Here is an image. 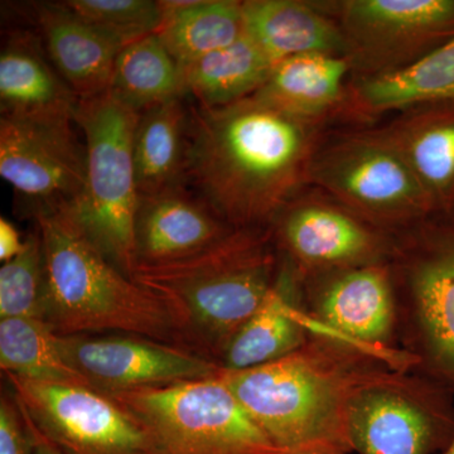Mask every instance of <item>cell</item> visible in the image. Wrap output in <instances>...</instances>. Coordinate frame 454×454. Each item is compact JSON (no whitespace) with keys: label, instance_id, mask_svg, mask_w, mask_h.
<instances>
[{"label":"cell","instance_id":"1","mask_svg":"<svg viewBox=\"0 0 454 454\" xmlns=\"http://www.w3.org/2000/svg\"><path fill=\"white\" fill-rule=\"evenodd\" d=\"M316 124L255 95L225 106L192 107L186 184L234 229H262L306 182Z\"/></svg>","mask_w":454,"mask_h":454},{"label":"cell","instance_id":"2","mask_svg":"<svg viewBox=\"0 0 454 454\" xmlns=\"http://www.w3.org/2000/svg\"><path fill=\"white\" fill-rule=\"evenodd\" d=\"M279 269L270 232L236 229L195 255L139 265L131 279L163 304L181 348L219 364L230 340L264 304Z\"/></svg>","mask_w":454,"mask_h":454},{"label":"cell","instance_id":"3","mask_svg":"<svg viewBox=\"0 0 454 454\" xmlns=\"http://www.w3.org/2000/svg\"><path fill=\"white\" fill-rule=\"evenodd\" d=\"M343 346L331 349L307 343L265 365L240 372L221 369L219 378L283 452L333 450L348 454L349 402L385 372L367 366L372 356L352 355L355 348L340 349Z\"/></svg>","mask_w":454,"mask_h":454},{"label":"cell","instance_id":"4","mask_svg":"<svg viewBox=\"0 0 454 454\" xmlns=\"http://www.w3.org/2000/svg\"><path fill=\"white\" fill-rule=\"evenodd\" d=\"M35 221L46 258L44 322L57 334L121 333L181 348L160 300L115 267L68 208L44 212Z\"/></svg>","mask_w":454,"mask_h":454},{"label":"cell","instance_id":"5","mask_svg":"<svg viewBox=\"0 0 454 454\" xmlns=\"http://www.w3.org/2000/svg\"><path fill=\"white\" fill-rule=\"evenodd\" d=\"M139 116L110 91L79 98L74 121L85 137L86 178L82 197L68 208L90 240L130 278L137 268L133 145Z\"/></svg>","mask_w":454,"mask_h":454},{"label":"cell","instance_id":"6","mask_svg":"<svg viewBox=\"0 0 454 454\" xmlns=\"http://www.w3.org/2000/svg\"><path fill=\"white\" fill-rule=\"evenodd\" d=\"M145 429L152 454H284L219 373L202 380L106 394Z\"/></svg>","mask_w":454,"mask_h":454},{"label":"cell","instance_id":"7","mask_svg":"<svg viewBox=\"0 0 454 454\" xmlns=\"http://www.w3.org/2000/svg\"><path fill=\"white\" fill-rule=\"evenodd\" d=\"M306 182L356 216L378 223H405L434 211L404 160L378 130L317 148Z\"/></svg>","mask_w":454,"mask_h":454},{"label":"cell","instance_id":"8","mask_svg":"<svg viewBox=\"0 0 454 454\" xmlns=\"http://www.w3.org/2000/svg\"><path fill=\"white\" fill-rule=\"evenodd\" d=\"M348 434L358 454L442 453L454 437V414L438 389L385 372L349 402Z\"/></svg>","mask_w":454,"mask_h":454},{"label":"cell","instance_id":"9","mask_svg":"<svg viewBox=\"0 0 454 454\" xmlns=\"http://www.w3.org/2000/svg\"><path fill=\"white\" fill-rule=\"evenodd\" d=\"M67 119L0 116V176L35 219L74 207L85 187L86 149Z\"/></svg>","mask_w":454,"mask_h":454},{"label":"cell","instance_id":"10","mask_svg":"<svg viewBox=\"0 0 454 454\" xmlns=\"http://www.w3.org/2000/svg\"><path fill=\"white\" fill-rule=\"evenodd\" d=\"M339 26L366 77L413 64L454 35V0H345Z\"/></svg>","mask_w":454,"mask_h":454},{"label":"cell","instance_id":"11","mask_svg":"<svg viewBox=\"0 0 454 454\" xmlns=\"http://www.w3.org/2000/svg\"><path fill=\"white\" fill-rule=\"evenodd\" d=\"M4 375L20 408L66 454H152L145 429L106 394Z\"/></svg>","mask_w":454,"mask_h":454},{"label":"cell","instance_id":"12","mask_svg":"<svg viewBox=\"0 0 454 454\" xmlns=\"http://www.w3.org/2000/svg\"><path fill=\"white\" fill-rule=\"evenodd\" d=\"M59 346L66 363L103 394L202 380L221 372L196 352L134 334H59Z\"/></svg>","mask_w":454,"mask_h":454},{"label":"cell","instance_id":"13","mask_svg":"<svg viewBox=\"0 0 454 454\" xmlns=\"http://www.w3.org/2000/svg\"><path fill=\"white\" fill-rule=\"evenodd\" d=\"M274 223L280 244L301 267L340 271L375 264L380 258V236L340 205L292 201Z\"/></svg>","mask_w":454,"mask_h":454},{"label":"cell","instance_id":"14","mask_svg":"<svg viewBox=\"0 0 454 454\" xmlns=\"http://www.w3.org/2000/svg\"><path fill=\"white\" fill-rule=\"evenodd\" d=\"M317 319L333 333V340L378 360L387 356L382 342L395 322V303L389 273L379 262L340 270L325 286L317 304Z\"/></svg>","mask_w":454,"mask_h":454},{"label":"cell","instance_id":"15","mask_svg":"<svg viewBox=\"0 0 454 454\" xmlns=\"http://www.w3.org/2000/svg\"><path fill=\"white\" fill-rule=\"evenodd\" d=\"M184 186L139 196L134 223L137 267L188 258L236 230Z\"/></svg>","mask_w":454,"mask_h":454},{"label":"cell","instance_id":"16","mask_svg":"<svg viewBox=\"0 0 454 454\" xmlns=\"http://www.w3.org/2000/svg\"><path fill=\"white\" fill-rule=\"evenodd\" d=\"M32 9L51 62L76 97L109 91L116 57L124 46L77 16L65 2L35 3Z\"/></svg>","mask_w":454,"mask_h":454},{"label":"cell","instance_id":"17","mask_svg":"<svg viewBox=\"0 0 454 454\" xmlns=\"http://www.w3.org/2000/svg\"><path fill=\"white\" fill-rule=\"evenodd\" d=\"M79 98L57 73L41 37L8 33L0 53L2 115L74 121Z\"/></svg>","mask_w":454,"mask_h":454},{"label":"cell","instance_id":"18","mask_svg":"<svg viewBox=\"0 0 454 454\" xmlns=\"http://www.w3.org/2000/svg\"><path fill=\"white\" fill-rule=\"evenodd\" d=\"M378 131L404 160L433 210L454 212V103L405 110Z\"/></svg>","mask_w":454,"mask_h":454},{"label":"cell","instance_id":"19","mask_svg":"<svg viewBox=\"0 0 454 454\" xmlns=\"http://www.w3.org/2000/svg\"><path fill=\"white\" fill-rule=\"evenodd\" d=\"M295 289L294 269L283 262L264 304L227 343L219 358L221 369L240 372L265 365L309 343L307 315L295 304Z\"/></svg>","mask_w":454,"mask_h":454},{"label":"cell","instance_id":"20","mask_svg":"<svg viewBox=\"0 0 454 454\" xmlns=\"http://www.w3.org/2000/svg\"><path fill=\"white\" fill-rule=\"evenodd\" d=\"M244 35L276 65L289 57L327 53L348 57L339 23L300 0L243 2Z\"/></svg>","mask_w":454,"mask_h":454},{"label":"cell","instance_id":"21","mask_svg":"<svg viewBox=\"0 0 454 454\" xmlns=\"http://www.w3.org/2000/svg\"><path fill=\"white\" fill-rule=\"evenodd\" d=\"M411 289L430 363L454 387V227L433 236L414 264Z\"/></svg>","mask_w":454,"mask_h":454},{"label":"cell","instance_id":"22","mask_svg":"<svg viewBox=\"0 0 454 454\" xmlns=\"http://www.w3.org/2000/svg\"><path fill=\"white\" fill-rule=\"evenodd\" d=\"M352 100L366 114L454 103V35L400 70L364 77Z\"/></svg>","mask_w":454,"mask_h":454},{"label":"cell","instance_id":"23","mask_svg":"<svg viewBox=\"0 0 454 454\" xmlns=\"http://www.w3.org/2000/svg\"><path fill=\"white\" fill-rule=\"evenodd\" d=\"M182 98L140 113L133 145L139 196L186 184L190 113Z\"/></svg>","mask_w":454,"mask_h":454},{"label":"cell","instance_id":"24","mask_svg":"<svg viewBox=\"0 0 454 454\" xmlns=\"http://www.w3.org/2000/svg\"><path fill=\"white\" fill-rule=\"evenodd\" d=\"M351 68L345 56L307 53L289 57L274 65L268 82L255 97L298 118L317 122L342 101L346 74Z\"/></svg>","mask_w":454,"mask_h":454},{"label":"cell","instance_id":"25","mask_svg":"<svg viewBox=\"0 0 454 454\" xmlns=\"http://www.w3.org/2000/svg\"><path fill=\"white\" fill-rule=\"evenodd\" d=\"M158 37L184 66L229 47L244 35L243 2L164 0Z\"/></svg>","mask_w":454,"mask_h":454},{"label":"cell","instance_id":"26","mask_svg":"<svg viewBox=\"0 0 454 454\" xmlns=\"http://www.w3.org/2000/svg\"><path fill=\"white\" fill-rule=\"evenodd\" d=\"M270 59L247 35L225 49L182 66L186 95L202 107H219L253 97L273 71Z\"/></svg>","mask_w":454,"mask_h":454},{"label":"cell","instance_id":"27","mask_svg":"<svg viewBox=\"0 0 454 454\" xmlns=\"http://www.w3.org/2000/svg\"><path fill=\"white\" fill-rule=\"evenodd\" d=\"M110 94L136 112L186 95L182 66L158 35L122 47L114 66Z\"/></svg>","mask_w":454,"mask_h":454},{"label":"cell","instance_id":"28","mask_svg":"<svg viewBox=\"0 0 454 454\" xmlns=\"http://www.w3.org/2000/svg\"><path fill=\"white\" fill-rule=\"evenodd\" d=\"M0 366L3 372L29 381L92 389L82 373L66 363L59 334L38 319H0Z\"/></svg>","mask_w":454,"mask_h":454},{"label":"cell","instance_id":"29","mask_svg":"<svg viewBox=\"0 0 454 454\" xmlns=\"http://www.w3.org/2000/svg\"><path fill=\"white\" fill-rule=\"evenodd\" d=\"M47 269L43 240L35 225L16 258L0 268V319L46 321Z\"/></svg>","mask_w":454,"mask_h":454},{"label":"cell","instance_id":"30","mask_svg":"<svg viewBox=\"0 0 454 454\" xmlns=\"http://www.w3.org/2000/svg\"><path fill=\"white\" fill-rule=\"evenodd\" d=\"M65 4L124 47L157 35L163 23L160 0H67Z\"/></svg>","mask_w":454,"mask_h":454},{"label":"cell","instance_id":"31","mask_svg":"<svg viewBox=\"0 0 454 454\" xmlns=\"http://www.w3.org/2000/svg\"><path fill=\"white\" fill-rule=\"evenodd\" d=\"M0 454H33L31 432L13 393L0 399Z\"/></svg>","mask_w":454,"mask_h":454},{"label":"cell","instance_id":"32","mask_svg":"<svg viewBox=\"0 0 454 454\" xmlns=\"http://www.w3.org/2000/svg\"><path fill=\"white\" fill-rule=\"evenodd\" d=\"M25 247V241L20 239V232L11 221L0 219V260L7 262L16 258Z\"/></svg>","mask_w":454,"mask_h":454},{"label":"cell","instance_id":"33","mask_svg":"<svg viewBox=\"0 0 454 454\" xmlns=\"http://www.w3.org/2000/svg\"><path fill=\"white\" fill-rule=\"evenodd\" d=\"M17 400V399H16ZM18 403V402H17ZM20 405V404H18ZM22 411L25 415L27 426H28L29 432H31L33 441V454H66L56 443H53L50 438H47L40 429L37 428L35 423L32 422L31 418L26 414V411Z\"/></svg>","mask_w":454,"mask_h":454},{"label":"cell","instance_id":"34","mask_svg":"<svg viewBox=\"0 0 454 454\" xmlns=\"http://www.w3.org/2000/svg\"><path fill=\"white\" fill-rule=\"evenodd\" d=\"M284 454H348L340 452V450H295V452H288Z\"/></svg>","mask_w":454,"mask_h":454},{"label":"cell","instance_id":"35","mask_svg":"<svg viewBox=\"0 0 454 454\" xmlns=\"http://www.w3.org/2000/svg\"><path fill=\"white\" fill-rule=\"evenodd\" d=\"M441 454H454V437L452 442H450V446H448Z\"/></svg>","mask_w":454,"mask_h":454}]
</instances>
